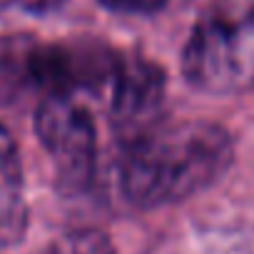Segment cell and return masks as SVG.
Returning a JSON list of instances; mask_svg holds the SVG:
<instances>
[{
  "mask_svg": "<svg viewBox=\"0 0 254 254\" xmlns=\"http://www.w3.org/2000/svg\"><path fill=\"white\" fill-rule=\"evenodd\" d=\"M232 160L229 132L209 120L160 125L132 137L120 165V187L135 207H165L214 185Z\"/></svg>",
  "mask_w": 254,
  "mask_h": 254,
  "instance_id": "obj_1",
  "label": "cell"
},
{
  "mask_svg": "<svg viewBox=\"0 0 254 254\" xmlns=\"http://www.w3.org/2000/svg\"><path fill=\"white\" fill-rule=\"evenodd\" d=\"M28 227L23 167L13 135L0 127V244H15Z\"/></svg>",
  "mask_w": 254,
  "mask_h": 254,
  "instance_id": "obj_5",
  "label": "cell"
},
{
  "mask_svg": "<svg viewBox=\"0 0 254 254\" xmlns=\"http://www.w3.org/2000/svg\"><path fill=\"white\" fill-rule=\"evenodd\" d=\"M165 100V70L145 58L117 60L110 82L112 120L135 137L152 127Z\"/></svg>",
  "mask_w": 254,
  "mask_h": 254,
  "instance_id": "obj_4",
  "label": "cell"
},
{
  "mask_svg": "<svg viewBox=\"0 0 254 254\" xmlns=\"http://www.w3.org/2000/svg\"><path fill=\"white\" fill-rule=\"evenodd\" d=\"M187 67L209 95L254 87V8L237 18H202L187 38Z\"/></svg>",
  "mask_w": 254,
  "mask_h": 254,
  "instance_id": "obj_2",
  "label": "cell"
},
{
  "mask_svg": "<svg viewBox=\"0 0 254 254\" xmlns=\"http://www.w3.org/2000/svg\"><path fill=\"white\" fill-rule=\"evenodd\" d=\"M35 132L58 165V185L82 192L95 175L97 135L75 92H48L35 110Z\"/></svg>",
  "mask_w": 254,
  "mask_h": 254,
  "instance_id": "obj_3",
  "label": "cell"
},
{
  "mask_svg": "<svg viewBox=\"0 0 254 254\" xmlns=\"http://www.w3.org/2000/svg\"><path fill=\"white\" fill-rule=\"evenodd\" d=\"M50 254H115V249L105 234L95 229H80L67 234L60 244H55Z\"/></svg>",
  "mask_w": 254,
  "mask_h": 254,
  "instance_id": "obj_6",
  "label": "cell"
},
{
  "mask_svg": "<svg viewBox=\"0 0 254 254\" xmlns=\"http://www.w3.org/2000/svg\"><path fill=\"white\" fill-rule=\"evenodd\" d=\"M18 3L28 10V13H35V15H45V13H53L58 10L63 3L67 0H18Z\"/></svg>",
  "mask_w": 254,
  "mask_h": 254,
  "instance_id": "obj_8",
  "label": "cell"
},
{
  "mask_svg": "<svg viewBox=\"0 0 254 254\" xmlns=\"http://www.w3.org/2000/svg\"><path fill=\"white\" fill-rule=\"evenodd\" d=\"M100 3L112 10V13H122V15H147L160 10L167 0H100Z\"/></svg>",
  "mask_w": 254,
  "mask_h": 254,
  "instance_id": "obj_7",
  "label": "cell"
}]
</instances>
